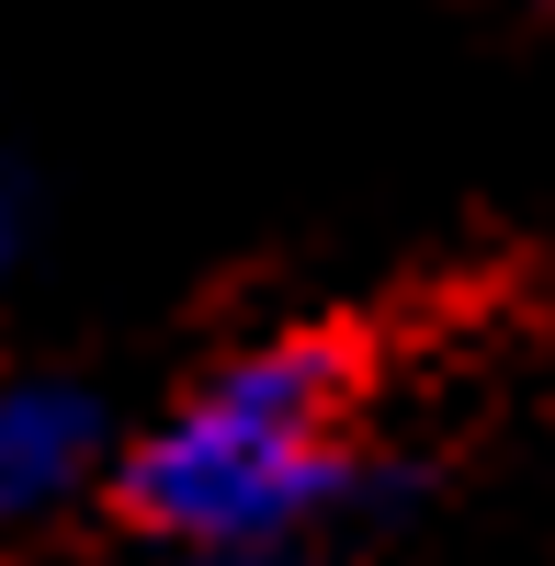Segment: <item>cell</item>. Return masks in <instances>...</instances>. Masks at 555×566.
Masks as SVG:
<instances>
[{
    "label": "cell",
    "instance_id": "6da1fadb",
    "mask_svg": "<svg viewBox=\"0 0 555 566\" xmlns=\"http://www.w3.org/2000/svg\"><path fill=\"white\" fill-rule=\"evenodd\" d=\"M352 352L341 340H261L216 363L159 431H136L114 464V499L136 533L181 555H239V544H306L341 499H363V453L341 431Z\"/></svg>",
    "mask_w": 555,
    "mask_h": 566
},
{
    "label": "cell",
    "instance_id": "7a4b0ae2",
    "mask_svg": "<svg viewBox=\"0 0 555 566\" xmlns=\"http://www.w3.org/2000/svg\"><path fill=\"white\" fill-rule=\"evenodd\" d=\"M103 397L69 374H0V533L45 522L57 499H80V476L103 464Z\"/></svg>",
    "mask_w": 555,
    "mask_h": 566
},
{
    "label": "cell",
    "instance_id": "3957f363",
    "mask_svg": "<svg viewBox=\"0 0 555 566\" xmlns=\"http://www.w3.org/2000/svg\"><path fill=\"white\" fill-rule=\"evenodd\" d=\"M23 239H34V193H23V159L0 148V272L23 261Z\"/></svg>",
    "mask_w": 555,
    "mask_h": 566
},
{
    "label": "cell",
    "instance_id": "277c9868",
    "mask_svg": "<svg viewBox=\"0 0 555 566\" xmlns=\"http://www.w3.org/2000/svg\"><path fill=\"white\" fill-rule=\"evenodd\" d=\"M193 566H329V555H306V544H239V555H193Z\"/></svg>",
    "mask_w": 555,
    "mask_h": 566
}]
</instances>
